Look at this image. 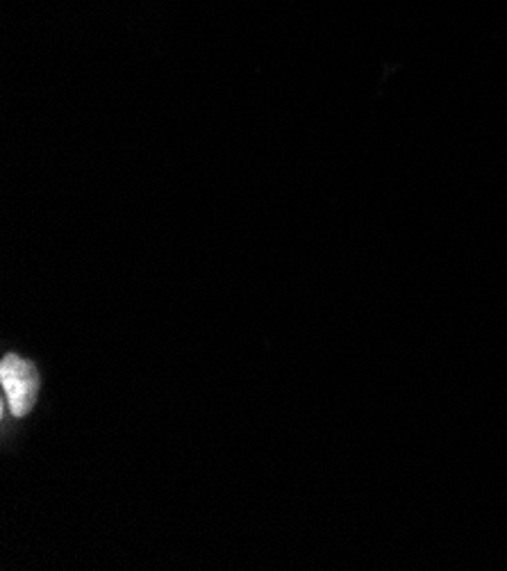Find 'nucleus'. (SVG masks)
I'll list each match as a JSON object with an SVG mask.
<instances>
[{
	"label": "nucleus",
	"instance_id": "nucleus-1",
	"mask_svg": "<svg viewBox=\"0 0 507 571\" xmlns=\"http://www.w3.org/2000/svg\"><path fill=\"white\" fill-rule=\"evenodd\" d=\"M0 380L10 401L14 417H26L32 410L39 390V376L35 367L19 355H7L0 364Z\"/></svg>",
	"mask_w": 507,
	"mask_h": 571
}]
</instances>
